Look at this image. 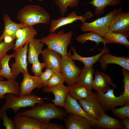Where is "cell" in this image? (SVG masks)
<instances>
[{
    "mask_svg": "<svg viewBox=\"0 0 129 129\" xmlns=\"http://www.w3.org/2000/svg\"><path fill=\"white\" fill-rule=\"evenodd\" d=\"M56 106L54 103H38L30 109L17 114L32 117L43 122H49L51 119L54 118L63 120L68 114L65 111Z\"/></svg>",
    "mask_w": 129,
    "mask_h": 129,
    "instance_id": "obj_1",
    "label": "cell"
},
{
    "mask_svg": "<svg viewBox=\"0 0 129 129\" xmlns=\"http://www.w3.org/2000/svg\"><path fill=\"white\" fill-rule=\"evenodd\" d=\"M17 18L20 23L27 26L39 23L49 24L51 20L50 15L44 8L35 5H27L20 9Z\"/></svg>",
    "mask_w": 129,
    "mask_h": 129,
    "instance_id": "obj_2",
    "label": "cell"
},
{
    "mask_svg": "<svg viewBox=\"0 0 129 129\" xmlns=\"http://www.w3.org/2000/svg\"><path fill=\"white\" fill-rule=\"evenodd\" d=\"M50 33L40 39L41 41L46 44L48 48L58 53L61 56L69 55L67 48L71 43L73 32L70 31L65 33L61 30L57 33Z\"/></svg>",
    "mask_w": 129,
    "mask_h": 129,
    "instance_id": "obj_3",
    "label": "cell"
},
{
    "mask_svg": "<svg viewBox=\"0 0 129 129\" xmlns=\"http://www.w3.org/2000/svg\"><path fill=\"white\" fill-rule=\"evenodd\" d=\"M5 98V103L0 109V113L11 108L14 113H16L21 108L32 107L36 104L44 103L45 99L50 100L33 94L17 97L14 94L8 93L6 94Z\"/></svg>",
    "mask_w": 129,
    "mask_h": 129,
    "instance_id": "obj_4",
    "label": "cell"
},
{
    "mask_svg": "<svg viewBox=\"0 0 129 129\" xmlns=\"http://www.w3.org/2000/svg\"><path fill=\"white\" fill-rule=\"evenodd\" d=\"M116 10L114 9L105 16L98 18L91 22L88 23L85 21L83 22L81 27V30L96 33L103 37L109 31L110 24Z\"/></svg>",
    "mask_w": 129,
    "mask_h": 129,
    "instance_id": "obj_5",
    "label": "cell"
},
{
    "mask_svg": "<svg viewBox=\"0 0 129 129\" xmlns=\"http://www.w3.org/2000/svg\"><path fill=\"white\" fill-rule=\"evenodd\" d=\"M79 101L78 103L86 114L91 119L97 120L105 111L95 93L87 98Z\"/></svg>",
    "mask_w": 129,
    "mask_h": 129,
    "instance_id": "obj_6",
    "label": "cell"
},
{
    "mask_svg": "<svg viewBox=\"0 0 129 129\" xmlns=\"http://www.w3.org/2000/svg\"><path fill=\"white\" fill-rule=\"evenodd\" d=\"M81 71L69 55L61 56L60 72L68 86L76 82Z\"/></svg>",
    "mask_w": 129,
    "mask_h": 129,
    "instance_id": "obj_7",
    "label": "cell"
},
{
    "mask_svg": "<svg viewBox=\"0 0 129 129\" xmlns=\"http://www.w3.org/2000/svg\"><path fill=\"white\" fill-rule=\"evenodd\" d=\"M109 31L129 37V12H123L121 8L116 11L110 24Z\"/></svg>",
    "mask_w": 129,
    "mask_h": 129,
    "instance_id": "obj_8",
    "label": "cell"
},
{
    "mask_svg": "<svg viewBox=\"0 0 129 129\" xmlns=\"http://www.w3.org/2000/svg\"><path fill=\"white\" fill-rule=\"evenodd\" d=\"M28 47V43H27L22 48L14 50L15 61L12 64L11 68L13 79L16 80L20 73H28L27 62Z\"/></svg>",
    "mask_w": 129,
    "mask_h": 129,
    "instance_id": "obj_9",
    "label": "cell"
},
{
    "mask_svg": "<svg viewBox=\"0 0 129 129\" xmlns=\"http://www.w3.org/2000/svg\"><path fill=\"white\" fill-rule=\"evenodd\" d=\"M114 88L104 93H95L105 111H110L117 107L122 106L128 102L123 97L122 93L119 96H115L114 93Z\"/></svg>",
    "mask_w": 129,
    "mask_h": 129,
    "instance_id": "obj_10",
    "label": "cell"
},
{
    "mask_svg": "<svg viewBox=\"0 0 129 129\" xmlns=\"http://www.w3.org/2000/svg\"><path fill=\"white\" fill-rule=\"evenodd\" d=\"M64 107L67 114L72 113L84 117L89 121L93 128H96L97 120L90 118L84 112L77 100L72 97L69 93L66 97Z\"/></svg>",
    "mask_w": 129,
    "mask_h": 129,
    "instance_id": "obj_11",
    "label": "cell"
},
{
    "mask_svg": "<svg viewBox=\"0 0 129 129\" xmlns=\"http://www.w3.org/2000/svg\"><path fill=\"white\" fill-rule=\"evenodd\" d=\"M44 87L39 76H32L28 73L23 74V78L21 82L19 96L31 94L32 91L36 88Z\"/></svg>",
    "mask_w": 129,
    "mask_h": 129,
    "instance_id": "obj_12",
    "label": "cell"
},
{
    "mask_svg": "<svg viewBox=\"0 0 129 129\" xmlns=\"http://www.w3.org/2000/svg\"><path fill=\"white\" fill-rule=\"evenodd\" d=\"M41 54L45 69L60 71L61 56L60 54L48 48L43 50Z\"/></svg>",
    "mask_w": 129,
    "mask_h": 129,
    "instance_id": "obj_13",
    "label": "cell"
},
{
    "mask_svg": "<svg viewBox=\"0 0 129 129\" xmlns=\"http://www.w3.org/2000/svg\"><path fill=\"white\" fill-rule=\"evenodd\" d=\"M116 88L117 86L111 81L109 76L104 73L96 71L92 85V88L99 93H104L110 89V86Z\"/></svg>",
    "mask_w": 129,
    "mask_h": 129,
    "instance_id": "obj_14",
    "label": "cell"
},
{
    "mask_svg": "<svg viewBox=\"0 0 129 129\" xmlns=\"http://www.w3.org/2000/svg\"><path fill=\"white\" fill-rule=\"evenodd\" d=\"M98 61L100 63L101 68L104 71L107 68L108 64H110L119 65L129 70V57L116 56L106 52L100 56Z\"/></svg>",
    "mask_w": 129,
    "mask_h": 129,
    "instance_id": "obj_15",
    "label": "cell"
},
{
    "mask_svg": "<svg viewBox=\"0 0 129 129\" xmlns=\"http://www.w3.org/2000/svg\"><path fill=\"white\" fill-rule=\"evenodd\" d=\"M63 120L66 129H92V127L87 118L75 114L70 113Z\"/></svg>",
    "mask_w": 129,
    "mask_h": 129,
    "instance_id": "obj_16",
    "label": "cell"
},
{
    "mask_svg": "<svg viewBox=\"0 0 129 129\" xmlns=\"http://www.w3.org/2000/svg\"><path fill=\"white\" fill-rule=\"evenodd\" d=\"M45 93L52 92L54 95V99L52 100L56 106L64 107L66 97L69 93L68 86L62 84L53 87L46 86L43 89Z\"/></svg>",
    "mask_w": 129,
    "mask_h": 129,
    "instance_id": "obj_17",
    "label": "cell"
},
{
    "mask_svg": "<svg viewBox=\"0 0 129 129\" xmlns=\"http://www.w3.org/2000/svg\"><path fill=\"white\" fill-rule=\"evenodd\" d=\"M14 121L16 129H40L43 123L34 117L17 114Z\"/></svg>",
    "mask_w": 129,
    "mask_h": 129,
    "instance_id": "obj_18",
    "label": "cell"
},
{
    "mask_svg": "<svg viewBox=\"0 0 129 129\" xmlns=\"http://www.w3.org/2000/svg\"><path fill=\"white\" fill-rule=\"evenodd\" d=\"M86 18L84 15L81 16H78L76 11H73L66 17H62L57 19L52 20L49 31L50 32H54L62 26L72 23L78 20L82 22L85 21Z\"/></svg>",
    "mask_w": 129,
    "mask_h": 129,
    "instance_id": "obj_19",
    "label": "cell"
},
{
    "mask_svg": "<svg viewBox=\"0 0 129 129\" xmlns=\"http://www.w3.org/2000/svg\"><path fill=\"white\" fill-rule=\"evenodd\" d=\"M3 18L4 23V27L3 32L0 37V42L2 41L5 37L7 36H9L15 39H16L15 33L16 31L19 29L27 26L23 23H18L13 22L6 14L4 15Z\"/></svg>",
    "mask_w": 129,
    "mask_h": 129,
    "instance_id": "obj_20",
    "label": "cell"
},
{
    "mask_svg": "<svg viewBox=\"0 0 129 129\" xmlns=\"http://www.w3.org/2000/svg\"><path fill=\"white\" fill-rule=\"evenodd\" d=\"M73 51V54L70 55V53L69 56L72 60H77L81 61L84 64V67L92 66L95 63L98 61L100 56L103 54L109 52V48L106 46L104 47L102 49H101V52L98 54L90 57H84L79 54L76 51V49L73 47H71Z\"/></svg>",
    "mask_w": 129,
    "mask_h": 129,
    "instance_id": "obj_21",
    "label": "cell"
},
{
    "mask_svg": "<svg viewBox=\"0 0 129 129\" xmlns=\"http://www.w3.org/2000/svg\"><path fill=\"white\" fill-rule=\"evenodd\" d=\"M23 29L22 34L16 40L13 48L14 50L22 48L26 43H28L34 38L38 33L33 26H26Z\"/></svg>",
    "mask_w": 129,
    "mask_h": 129,
    "instance_id": "obj_22",
    "label": "cell"
},
{
    "mask_svg": "<svg viewBox=\"0 0 129 129\" xmlns=\"http://www.w3.org/2000/svg\"><path fill=\"white\" fill-rule=\"evenodd\" d=\"M124 127L121 120L114 118L104 113L97 120L95 128L121 129H123Z\"/></svg>",
    "mask_w": 129,
    "mask_h": 129,
    "instance_id": "obj_23",
    "label": "cell"
},
{
    "mask_svg": "<svg viewBox=\"0 0 129 129\" xmlns=\"http://www.w3.org/2000/svg\"><path fill=\"white\" fill-rule=\"evenodd\" d=\"M94 70L92 66L84 67L75 82L92 91Z\"/></svg>",
    "mask_w": 129,
    "mask_h": 129,
    "instance_id": "obj_24",
    "label": "cell"
},
{
    "mask_svg": "<svg viewBox=\"0 0 129 129\" xmlns=\"http://www.w3.org/2000/svg\"><path fill=\"white\" fill-rule=\"evenodd\" d=\"M20 92V86L15 79L0 80V99L5 98V94L11 93L18 95Z\"/></svg>",
    "mask_w": 129,
    "mask_h": 129,
    "instance_id": "obj_25",
    "label": "cell"
},
{
    "mask_svg": "<svg viewBox=\"0 0 129 129\" xmlns=\"http://www.w3.org/2000/svg\"><path fill=\"white\" fill-rule=\"evenodd\" d=\"M43 46L44 44L39 39L34 38L28 43L27 60L29 63L32 64L38 59Z\"/></svg>",
    "mask_w": 129,
    "mask_h": 129,
    "instance_id": "obj_26",
    "label": "cell"
},
{
    "mask_svg": "<svg viewBox=\"0 0 129 129\" xmlns=\"http://www.w3.org/2000/svg\"><path fill=\"white\" fill-rule=\"evenodd\" d=\"M68 87L69 94L76 100L86 99L90 96L92 92V91L89 90L76 82Z\"/></svg>",
    "mask_w": 129,
    "mask_h": 129,
    "instance_id": "obj_27",
    "label": "cell"
},
{
    "mask_svg": "<svg viewBox=\"0 0 129 129\" xmlns=\"http://www.w3.org/2000/svg\"><path fill=\"white\" fill-rule=\"evenodd\" d=\"M121 0H92L85 4H91L95 8V14L99 16L102 14L107 6H115L120 4Z\"/></svg>",
    "mask_w": 129,
    "mask_h": 129,
    "instance_id": "obj_28",
    "label": "cell"
},
{
    "mask_svg": "<svg viewBox=\"0 0 129 129\" xmlns=\"http://www.w3.org/2000/svg\"><path fill=\"white\" fill-rule=\"evenodd\" d=\"M103 38L106 44L107 43H117L129 48V42L127 38L122 34L109 31L105 34Z\"/></svg>",
    "mask_w": 129,
    "mask_h": 129,
    "instance_id": "obj_29",
    "label": "cell"
},
{
    "mask_svg": "<svg viewBox=\"0 0 129 129\" xmlns=\"http://www.w3.org/2000/svg\"><path fill=\"white\" fill-rule=\"evenodd\" d=\"M14 53L10 55L6 54L0 59L1 66L0 75L7 80L13 79L11 69L9 66V62L11 59L14 57Z\"/></svg>",
    "mask_w": 129,
    "mask_h": 129,
    "instance_id": "obj_30",
    "label": "cell"
},
{
    "mask_svg": "<svg viewBox=\"0 0 129 129\" xmlns=\"http://www.w3.org/2000/svg\"><path fill=\"white\" fill-rule=\"evenodd\" d=\"M75 40L81 44L85 43L88 40L94 42L96 43V46L98 45L100 42L102 43L104 47L106 46L104 43V38L96 33L90 32L79 35L75 38Z\"/></svg>",
    "mask_w": 129,
    "mask_h": 129,
    "instance_id": "obj_31",
    "label": "cell"
},
{
    "mask_svg": "<svg viewBox=\"0 0 129 129\" xmlns=\"http://www.w3.org/2000/svg\"><path fill=\"white\" fill-rule=\"evenodd\" d=\"M80 0H55V3L63 16L68 11V8H74L78 5Z\"/></svg>",
    "mask_w": 129,
    "mask_h": 129,
    "instance_id": "obj_32",
    "label": "cell"
},
{
    "mask_svg": "<svg viewBox=\"0 0 129 129\" xmlns=\"http://www.w3.org/2000/svg\"><path fill=\"white\" fill-rule=\"evenodd\" d=\"M110 111L113 115L121 120L125 118H129V102L121 108H114Z\"/></svg>",
    "mask_w": 129,
    "mask_h": 129,
    "instance_id": "obj_33",
    "label": "cell"
},
{
    "mask_svg": "<svg viewBox=\"0 0 129 129\" xmlns=\"http://www.w3.org/2000/svg\"><path fill=\"white\" fill-rule=\"evenodd\" d=\"M64 82V77L60 71L54 73L48 80L47 86L53 87L63 84Z\"/></svg>",
    "mask_w": 129,
    "mask_h": 129,
    "instance_id": "obj_34",
    "label": "cell"
},
{
    "mask_svg": "<svg viewBox=\"0 0 129 129\" xmlns=\"http://www.w3.org/2000/svg\"><path fill=\"white\" fill-rule=\"evenodd\" d=\"M124 76V90L122 96L127 101L129 102V70L124 68L122 69Z\"/></svg>",
    "mask_w": 129,
    "mask_h": 129,
    "instance_id": "obj_35",
    "label": "cell"
},
{
    "mask_svg": "<svg viewBox=\"0 0 129 129\" xmlns=\"http://www.w3.org/2000/svg\"><path fill=\"white\" fill-rule=\"evenodd\" d=\"M15 43L13 42L10 43L4 41L0 42V59L3 58L9 51L13 48Z\"/></svg>",
    "mask_w": 129,
    "mask_h": 129,
    "instance_id": "obj_36",
    "label": "cell"
},
{
    "mask_svg": "<svg viewBox=\"0 0 129 129\" xmlns=\"http://www.w3.org/2000/svg\"><path fill=\"white\" fill-rule=\"evenodd\" d=\"M1 117L3 121V125L6 129H16V127L14 120L9 118L7 115L5 111L1 113Z\"/></svg>",
    "mask_w": 129,
    "mask_h": 129,
    "instance_id": "obj_37",
    "label": "cell"
},
{
    "mask_svg": "<svg viewBox=\"0 0 129 129\" xmlns=\"http://www.w3.org/2000/svg\"><path fill=\"white\" fill-rule=\"evenodd\" d=\"M55 72L54 71L51 69H46L45 70L44 72H42L39 76L44 87L47 86V83L48 80Z\"/></svg>",
    "mask_w": 129,
    "mask_h": 129,
    "instance_id": "obj_38",
    "label": "cell"
},
{
    "mask_svg": "<svg viewBox=\"0 0 129 129\" xmlns=\"http://www.w3.org/2000/svg\"><path fill=\"white\" fill-rule=\"evenodd\" d=\"M31 70L35 76H39L42 72L43 68L45 67L44 63H40L38 59L32 64Z\"/></svg>",
    "mask_w": 129,
    "mask_h": 129,
    "instance_id": "obj_39",
    "label": "cell"
},
{
    "mask_svg": "<svg viewBox=\"0 0 129 129\" xmlns=\"http://www.w3.org/2000/svg\"><path fill=\"white\" fill-rule=\"evenodd\" d=\"M64 126L56 123H50L49 122H43L40 129H64Z\"/></svg>",
    "mask_w": 129,
    "mask_h": 129,
    "instance_id": "obj_40",
    "label": "cell"
},
{
    "mask_svg": "<svg viewBox=\"0 0 129 129\" xmlns=\"http://www.w3.org/2000/svg\"><path fill=\"white\" fill-rule=\"evenodd\" d=\"M121 121L124 126L123 129H129V118H124L121 119Z\"/></svg>",
    "mask_w": 129,
    "mask_h": 129,
    "instance_id": "obj_41",
    "label": "cell"
},
{
    "mask_svg": "<svg viewBox=\"0 0 129 129\" xmlns=\"http://www.w3.org/2000/svg\"><path fill=\"white\" fill-rule=\"evenodd\" d=\"M4 41L7 43H10L13 42L15 39L12 37L9 36H7L4 38Z\"/></svg>",
    "mask_w": 129,
    "mask_h": 129,
    "instance_id": "obj_42",
    "label": "cell"
},
{
    "mask_svg": "<svg viewBox=\"0 0 129 129\" xmlns=\"http://www.w3.org/2000/svg\"><path fill=\"white\" fill-rule=\"evenodd\" d=\"M23 28L19 29L16 31L15 33L16 39L19 38L22 34L23 31Z\"/></svg>",
    "mask_w": 129,
    "mask_h": 129,
    "instance_id": "obj_43",
    "label": "cell"
},
{
    "mask_svg": "<svg viewBox=\"0 0 129 129\" xmlns=\"http://www.w3.org/2000/svg\"><path fill=\"white\" fill-rule=\"evenodd\" d=\"M1 68V66L0 63V81H3L4 80L3 77L1 76L0 74V71Z\"/></svg>",
    "mask_w": 129,
    "mask_h": 129,
    "instance_id": "obj_44",
    "label": "cell"
},
{
    "mask_svg": "<svg viewBox=\"0 0 129 129\" xmlns=\"http://www.w3.org/2000/svg\"><path fill=\"white\" fill-rule=\"evenodd\" d=\"M29 1H31L32 0H29ZM37 1H40V2H42L43 1V0H37Z\"/></svg>",
    "mask_w": 129,
    "mask_h": 129,
    "instance_id": "obj_45",
    "label": "cell"
},
{
    "mask_svg": "<svg viewBox=\"0 0 129 129\" xmlns=\"http://www.w3.org/2000/svg\"><path fill=\"white\" fill-rule=\"evenodd\" d=\"M1 115H2L1 113H0V118H1Z\"/></svg>",
    "mask_w": 129,
    "mask_h": 129,
    "instance_id": "obj_46",
    "label": "cell"
}]
</instances>
